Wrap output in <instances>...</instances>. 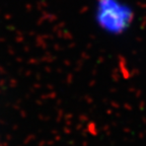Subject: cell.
<instances>
[{"label":"cell","mask_w":146,"mask_h":146,"mask_svg":"<svg viewBox=\"0 0 146 146\" xmlns=\"http://www.w3.org/2000/svg\"><path fill=\"white\" fill-rule=\"evenodd\" d=\"M133 19V12L119 0H100L98 21L106 31L120 34L126 31Z\"/></svg>","instance_id":"obj_1"}]
</instances>
